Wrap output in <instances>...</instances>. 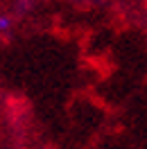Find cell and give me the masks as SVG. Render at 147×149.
<instances>
[{"label":"cell","mask_w":147,"mask_h":149,"mask_svg":"<svg viewBox=\"0 0 147 149\" xmlns=\"http://www.w3.org/2000/svg\"><path fill=\"white\" fill-rule=\"evenodd\" d=\"M9 32H11V18L0 16V34H9Z\"/></svg>","instance_id":"1"}]
</instances>
